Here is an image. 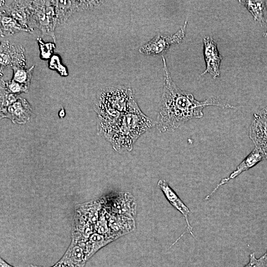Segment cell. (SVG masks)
I'll return each instance as SVG.
<instances>
[{
    "mask_svg": "<svg viewBox=\"0 0 267 267\" xmlns=\"http://www.w3.org/2000/svg\"><path fill=\"white\" fill-rule=\"evenodd\" d=\"M164 84L156 125L160 133L173 132L187 121L201 118L203 109L209 106L233 108L228 103L211 96L203 101L197 100L190 93L179 89L172 79L165 57L162 56Z\"/></svg>",
    "mask_w": 267,
    "mask_h": 267,
    "instance_id": "obj_1",
    "label": "cell"
},
{
    "mask_svg": "<svg viewBox=\"0 0 267 267\" xmlns=\"http://www.w3.org/2000/svg\"><path fill=\"white\" fill-rule=\"evenodd\" d=\"M155 125L142 112L134 99L128 110L119 118L107 140L116 151H130L136 140Z\"/></svg>",
    "mask_w": 267,
    "mask_h": 267,
    "instance_id": "obj_2",
    "label": "cell"
},
{
    "mask_svg": "<svg viewBox=\"0 0 267 267\" xmlns=\"http://www.w3.org/2000/svg\"><path fill=\"white\" fill-rule=\"evenodd\" d=\"M135 99L133 90L125 86L107 87L99 94L95 109L102 132L110 130L119 118L129 109Z\"/></svg>",
    "mask_w": 267,
    "mask_h": 267,
    "instance_id": "obj_3",
    "label": "cell"
},
{
    "mask_svg": "<svg viewBox=\"0 0 267 267\" xmlns=\"http://www.w3.org/2000/svg\"><path fill=\"white\" fill-rule=\"evenodd\" d=\"M57 26V15L52 0H32L31 29H39L43 36H50L55 42L54 31Z\"/></svg>",
    "mask_w": 267,
    "mask_h": 267,
    "instance_id": "obj_4",
    "label": "cell"
},
{
    "mask_svg": "<svg viewBox=\"0 0 267 267\" xmlns=\"http://www.w3.org/2000/svg\"><path fill=\"white\" fill-rule=\"evenodd\" d=\"M187 23V21H185L182 27L173 35H156L139 48V52L146 55L154 56L165 53L171 45L182 41L185 35Z\"/></svg>",
    "mask_w": 267,
    "mask_h": 267,
    "instance_id": "obj_5",
    "label": "cell"
},
{
    "mask_svg": "<svg viewBox=\"0 0 267 267\" xmlns=\"http://www.w3.org/2000/svg\"><path fill=\"white\" fill-rule=\"evenodd\" d=\"M0 49V72L7 67L25 68L26 59L25 49L22 45L1 40Z\"/></svg>",
    "mask_w": 267,
    "mask_h": 267,
    "instance_id": "obj_6",
    "label": "cell"
},
{
    "mask_svg": "<svg viewBox=\"0 0 267 267\" xmlns=\"http://www.w3.org/2000/svg\"><path fill=\"white\" fill-rule=\"evenodd\" d=\"M55 6L57 25L62 24L74 13L92 9L99 5L100 0H52Z\"/></svg>",
    "mask_w": 267,
    "mask_h": 267,
    "instance_id": "obj_7",
    "label": "cell"
},
{
    "mask_svg": "<svg viewBox=\"0 0 267 267\" xmlns=\"http://www.w3.org/2000/svg\"><path fill=\"white\" fill-rule=\"evenodd\" d=\"M267 159V151L255 146L254 149L238 165L236 169L228 177L222 178L214 189L205 197V200L209 199L222 186L234 179L243 172L253 168L261 161Z\"/></svg>",
    "mask_w": 267,
    "mask_h": 267,
    "instance_id": "obj_8",
    "label": "cell"
},
{
    "mask_svg": "<svg viewBox=\"0 0 267 267\" xmlns=\"http://www.w3.org/2000/svg\"><path fill=\"white\" fill-rule=\"evenodd\" d=\"M32 0H0V9L4 10L17 21L29 33L30 28L31 7Z\"/></svg>",
    "mask_w": 267,
    "mask_h": 267,
    "instance_id": "obj_9",
    "label": "cell"
},
{
    "mask_svg": "<svg viewBox=\"0 0 267 267\" xmlns=\"http://www.w3.org/2000/svg\"><path fill=\"white\" fill-rule=\"evenodd\" d=\"M203 42L206 69L201 75L209 73L214 78L219 77L220 75V66L222 57L218 50L217 43L211 36L204 37Z\"/></svg>",
    "mask_w": 267,
    "mask_h": 267,
    "instance_id": "obj_10",
    "label": "cell"
},
{
    "mask_svg": "<svg viewBox=\"0 0 267 267\" xmlns=\"http://www.w3.org/2000/svg\"><path fill=\"white\" fill-rule=\"evenodd\" d=\"M158 188L162 191L167 200L176 210L179 212L184 218L186 223V231L190 233L194 238L193 227L191 226L188 221V215L190 212L189 208L180 199L175 191L170 186L165 179L159 180L157 183ZM183 233L172 244L174 245L184 234Z\"/></svg>",
    "mask_w": 267,
    "mask_h": 267,
    "instance_id": "obj_11",
    "label": "cell"
},
{
    "mask_svg": "<svg viewBox=\"0 0 267 267\" xmlns=\"http://www.w3.org/2000/svg\"><path fill=\"white\" fill-rule=\"evenodd\" d=\"M32 111V107L27 100L20 97L7 108L0 109V117L8 118L13 123L23 124L29 120Z\"/></svg>",
    "mask_w": 267,
    "mask_h": 267,
    "instance_id": "obj_12",
    "label": "cell"
},
{
    "mask_svg": "<svg viewBox=\"0 0 267 267\" xmlns=\"http://www.w3.org/2000/svg\"><path fill=\"white\" fill-rule=\"evenodd\" d=\"M249 136L255 146L267 151V121L256 113L250 126Z\"/></svg>",
    "mask_w": 267,
    "mask_h": 267,
    "instance_id": "obj_13",
    "label": "cell"
},
{
    "mask_svg": "<svg viewBox=\"0 0 267 267\" xmlns=\"http://www.w3.org/2000/svg\"><path fill=\"white\" fill-rule=\"evenodd\" d=\"M253 16L254 20L260 23L261 26L266 25V31L264 36H267V8L264 0H239Z\"/></svg>",
    "mask_w": 267,
    "mask_h": 267,
    "instance_id": "obj_14",
    "label": "cell"
},
{
    "mask_svg": "<svg viewBox=\"0 0 267 267\" xmlns=\"http://www.w3.org/2000/svg\"><path fill=\"white\" fill-rule=\"evenodd\" d=\"M0 37H5L17 33L29 31L4 10L0 9Z\"/></svg>",
    "mask_w": 267,
    "mask_h": 267,
    "instance_id": "obj_15",
    "label": "cell"
},
{
    "mask_svg": "<svg viewBox=\"0 0 267 267\" xmlns=\"http://www.w3.org/2000/svg\"><path fill=\"white\" fill-rule=\"evenodd\" d=\"M34 68L35 65H33L27 69L17 68L12 69L13 71L12 80L29 89Z\"/></svg>",
    "mask_w": 267,
    "mask_h": 267,
    "instance_id": "obj_16",
    "label": "cell"
},
{
    "mask_svg": "<svg viewBox=\"0 0 267 267\" xmlns=\"http://www.w3.org/2000/svg\"><path fill=\"white\" fill-rule=\"evenodd\" d=\"M19 98L17 94L9 92L4 87L0 85V109L7 108Z\"/></svg>",
    "mask_w": 267,
    "mask_h": 267,
    "instance_id": "obj_17",
    "label": "cell"
},
{
    "mask_svg": "<svg viewBox=\"0 0 267 267\" xmlns=\"http://www.w3.org/2000/svg\"><path fill=\"white\" fill-rule=\"evenodd\" d=\"M0 85L4 87L9 92L11 93L17 94L22 92L26 93L29 91V89L24 86L12 79L8 81H5L1 77Z\"/></svg>",
    "mask_w": 267,
    "mask_h": 267,
    "instance_id": "obj_18",
    "label": "cell"
},
{
    "mask_svg": "<svg viewBox=\"0 0 267 267\" xmlns=\"http://www.w3.org/2000/svg\"><path fill=\"white\" fill-rule=\"evenodd\" d=\"M267 250L260 258L257 259L254 253L250 254L249 262L243 267H267Z\"/></svg>",
    "mask_w": 267,
    "mask_h": 267,
    "instance_id": "obj_19",
    "label": "cell"
},
{
    "mask_svg": "<svg viewBox=\"0 0 267 267\" xmlns=\"http://www.w3.org/2000/svg\"><path fill=\"white\" fill-rule=\"evenodd\" d=\"M51 267H81L65 259L63 257Z\"/></svg>",
    "mask_w": 267,
    "mask_h": 267,
    "instance_id": "obj_20",
    "label": "cell"
},
{
    "mask_svg": "<svg viewBox=\"0 0 267 267\" xmlns=\"http://www.w3.org/2000/svg\"><path fill=\"white\" fill-rule=\"evenodd\" d=\"M256 113L267 121V106Z\"/></svg>",
    "mask_w": 267,
    "mask_h": 267,
    "instance_id": "obj_21",
    "label": "cell"
},
{
    "mask_svg": "<svg viewBox=\"0 0 267 267\" xmlns=\"http://www.w3.org/2000/svg\"><path fill=\"white\" fill-rule=\"evenodd\" d=\"M0 267H13L0 258Z\"/></svg>",
    "mask_w": 267,
    "mask_h": 267,
    "instance_id": "obj_22",
    "label": "cell"
},
{
    "mask_svg": "<svg viewBox=\"0 0 267 267\" xmlns=\"http://www.w3.org/2000/svg\"><path fill=\"white\" fill-rule=\"evenodd\" d=\"M32 267H38V266H32Z\"/></svg>",
    "mask_w": 267,
    "mask_h": 267,
    "instance_id": "obj_23",
    "label": "cell"
}]
</instances>
